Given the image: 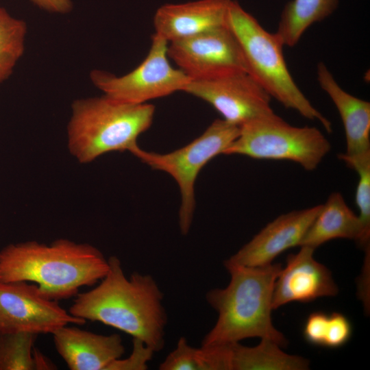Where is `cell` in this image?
Returning <instances> with one entry per match:
<instances>
[{
	"label": "cell",
	"mask_w": 370,
	"mask_h": 370,
	"mask_svg": "<svg viewBox=\"0 0 370 370\" xmlns=\"http://www.w3.org/2000/svg\"><path fill=\"white\" fill-rule=\"evenodd\" d=\"M160 370H232L230 344L195 348L180 337L177 346L159 365Z\"/></svg>",
	"instance_id": "cell-20"
},
{
	"label": "cell",
	"mask_w": 370,
	"mask_h": 370,
	"mask_svg": "<svg viewBox=\"0 0 370 370\" xmlns=\"http://www.w3.org/2000/svg\"><path fill=\"white\" fill-rule=\"evenodd\" d=\"M362 235V226L354 211L347 206L339 192H333L303 237L299 246L316 249L336 238L354 240L358 243Z\"/></svg>",
	"instance_id": "cell-17"
},
{
	"label": "cell",
	"mask_w": 370,
	"mask_h": 370,
	"mask_svg": "<svg viewBox=\"0 0 370 370\" xmlns=\"http://www.w3.org/2000/svg\"><path fill=\"white\" fill-rule=\"evenodd\" d=\"M86 320L73 316L57 301L27 282H0V333L53 334L69 323L84 325Z\"/></svg>",
	"instance_id": "cell-9"
},
{
	"label": "cell",
	"mask_w": 370,
	"mask_h": 370,
	"mask_svg": "<svg viewBox=\"0 0 370 370\" xmlns=\"http://www.w3.org/2000/svg\"><path fill=\"white\" fill-rule=\"evenodd\" d=\"M297 254L287 256L273 288L271 306L277 309L290 302L307 303L338 293L330 271L314 258V249L300 246Z\"/></svg>",
	"instance_id": "cell-12"
},
{
	"label": "cell",
	"mask_w": 370,
	"mask_h": 370,
	"mask_svg": "<svg viewBox=\"0 0 370 370\" xmlns=\"http://www.w3.org/2000/svg\"><path fill=\"white\" fill-rule=\"evenodd\" d=\"M167 54L190 81L247 71L239 45L227 25L169 42Z\"/></svg>",
	"instance_id": "cell-11"
},
{
	"label": "cell",
	"mask_w": 370,
	"mask_h": 370,
	"mask_svg": "<svg viewBox=\"0 0 370 370\" xmlns=\"http://www.w3.org/2000/svg\"><path fill=\"white\" fill-rule=\"evenodd\" d=\"M169 42L154 34L148 54L130 73L116 76L95 69L90 73L92 84L106 97L124 103L143 104L148 101L183 91L190 79L169 61Z\"/></svg>",
	"instance_id": "cell-8"
},
{
	"label": "cell",
	"mask_w": 370,
	"mask_h": 370,
	"mask_svg": "<svg viewBox=\"0 0 370 370\" xmlns=\"http://www.w3.org/2000/svg\"><path fill=\"white\" fill-rule=\"evenodd\" d=\"M330 149V141L318 128L293 126L273 112L240 126L238 137L223 154L289 160L313 171Z\"/></svg>",
	"instance_id": "cell-6"
},
{
	"label": "cell",
	"mask_w": 370,
	"mask_h": 370,
	"mask_svg": "<svg viewBox=\"0 0 370 370\" xmlns=\"http://www.w3.org/2000/svg\"><path fill=\"white\" fill-rule=\"evenodd\" d=\"M338 3L339 0H292L282 11L275 34L284 46L292 47L312 25L330 16Z\"/></svg>",
	"instance_id": "cell-19"
},
{
	"label": "cell",
	"mask_w": 370,
	"mask_h": 370,
	"mask_svg": "<svg viewBox=\"0 0 370 370\" xmlns=\"http://www.w3.org/2000/svg\"><path fill=\"white\" fill-rule=\"evenodd\" d=\"M52 334L57 352L71 370H106L125 352L118 334H99L67 325Z\"/></svg>",
	"instance_id": "cell-15"
},
{
	"label": "cell",
	"mask_w": 370,
	"mask_h": 370,
	"mask_svg": "<svg viewBox=\"0 0 370 370\" xmlns=\"http://www.w3.org/2000/svg\"><path fill=\"white\" fill-rule=\"evenodd\" d=\"M338 158L354 169L359 180L356 190L355 200L358 208V218L362 226V235L357 243L365 253L370 251V151L360 155L348 156L343 153Z\"/></svg>",
	"instance_id": "cell-23"
},
{
	"label": "cell",
	"mask_w": 370,
	"mask_h": 370,
	"mask_svg": "<svg viewBox=\"0 0 370 370\" xmlns=\"http://www.w3.org/2000/svg\"><path fill=\"white\" fill-rule=\"evenodd\" d=\"M352 330V323L345 315L336 312L329 314L324 347L336 349L345 345L350 340Z\"/></svg>",
	"instance_id": "cell-25"
},
{
	"label": "cell",
	"mask_w": 370,
	"mask_h": 370,
	"mask_svg": "<svg viewBox=\"0 0 370 370\" xmlns=\"http://www.w3.org/2000/svg\"><path fill=\"white\" fill-rule=\"evenodd\" d=\"M39 8L57 14L69 13L73 8L71 0H30Z\"/></svg>",
	"instance_id": "cell-27"
},
{
	"label": "cell",
	"mask_w": 370,
	"mask_h": 370,
	"mask_svg": "<svg viewBox=\"0 0 370 370\" xmlns=\"http://www.w3.org/2000/svg\"><path fill=\"white\" fill-rule=\"evenodd\" d=\"M108 261L95 247L60 238L49 245L35 241L9 244L0 250V282H32L51 300L70 298L107 274Z\"/></svg>",
	"instance_id": "cell-2"
},
{
	"label": "cell",
	"mask_w": 370,
	"mask_h": 370,
	"mask_svg": "<svg viewBox=\"0 0 370 370\" xmlns=\"http://www.w3.org/2000/svg\"><path fill=\"white\" fill-rule=\"evenodd\" d=\"M26 23L0 5V84L9 78L24 53Z\"/></svg>",
	"instance_id": "cell-21"
},
{
	"label": "cell",
	"mask_w": 370,
	"mask_h": 370,
	"mask_svg": "<svg viewBox=\"0 0 370 370\" xmlns=\"http://www.w3.org/2000/svg\"><path fill=\"white\" fill-rule=\"evenodd\" d=\"M223 264L230 281L225 288H214L206 293V301L218 317L201 345H226L260 337L286 346L288 341L271 321L274 284L282 264L249 267L227 260Z\"/></svg>",
	"instance_id": "cell-3"
},
{
	"label": "cell",
	"mask_w": 370,
	"mask_h": 370,
	"mask_svg": "<svg viewBox=\"0 0 370 370\" xmlns=\"http://www.w3.org/2000/svg\"><path fill=\"white\" fill-rule=\"evenodd\" d=\"M183 91L206 101L223 119L239 127L273 112L271 97L245 71L190 81Z\"/></svg>",
	"instance_id": "cell-10"
},
{
	"label": "cell",
	"mask_w": 370,
	"mask_h": 370,
	"mask_svg": "<svg viewBox=\"0 0 370 370\" xmlns=\"http://www.w3.org/2000/svg\"><path fill=\"white\" fill-rule=\"evenodd\" d=\"M132 352L126 358L112 361L106 370H146L155 352L140 339L133 338Z\"/></svg>",
	"instance_id": "cell-24"
},
{
	"label": "cell",
	"mask_w": 370,
	"mask_h": 370,
	"mask_svg": "<svg viewBox=\"0 0 370 370\" xmlns=\"http://www.w3.org/2000/svg\"><path fill=\"white\" fill-rule=\"evenodd\" d=\"M154 113L151 103H124L103 95L75 100L66 129L69 151L82 164L112 151L130 152Z\"/></svg>",
	"instance_id": "cell-4"
},
{
	"label": "cell",
	"mask_w": 370,
	"mask_h": 370,
	"mask_svg": "<svg viewBox=\"0 0 370 370\" xmlns=\"http://www.w3.org/2000/svg\"><path fill=\"white\" fill-rule=\"evenodd\" d=\"M317 82L336 106L344 127L348 156L370 151V103L343 90L322 62L317 66Z\"/></svg>",
	"instance_id": "cell-16"
},
{
	"label": "cell",
	"mask_w": 370,
	"mask_h": 370,
	"mask_svg": "<svg viewBox=\"0 0 370 370\" xmlns=\"http://www.w3.org/2000/svg\"><path fill=\"white\" fill-rule=\"evenodd\" d=\"M108 261L109 269L101 282L78 293L69 312L114 328L160 352L167 322L161 290L150 275L135 272L127 278L119 258L111 256Z\"/></svg>",
	"instance_id": "cell-1"
},
{
	"label": "cell",
	"mask_w": 370,
	"mask_h": 370,
	"mask_svg": "<svg viewBox=\"0 0 370 370\" xmlns=\"http://www.w3.org/2000/svg\"><path fill=\"white\" fill-rule=\"evenodd\" d=\"M232 370H306L309 361L299 356L290 355L277 343L261 338L254 347L239 343L230 344Z\"/></svg>",
	"instance_id": "cell-18"
},
{
	"label": "cell",
	"mask_w": 370,
	"mask_h": 370,
	"mask_svg": "<svg viewBox=\"0 0 370 370\" xmlns=\"http://www.w3.org/2000/svg\"><path fill=\"white\" fill-rule=\"evenodd\" d=\"M229 1L197 0L162 5L153 16L155 34L171 42L225 26Z\"/></svg>",
	"instance_id": "cell-14"
},
{
	"label": "cell",
	"mask_w": 370,
	"mask_h": 370,
	"mask_svg": "<svg viewBox=\"0 0 370 370\" xmlns=\"http://www.w3.org/2000/svg\"><path fill=\"white\" fill-rule=\"evenodd\" d=\"M226 25L241 48L247 72L271 97L304 118L318 121L332 132L330 120L317 110L298 87L287 67L284 45L236 1L230 0Z\"/></svg>",
	"instance_id": "cell-5"
},
{
	"label": "cell",
	"mask_w": 370,
	"mask_h": 370,
	"mask_svg": "<svg viewBox=\"0 0 370 370\" xmlns=\"http://www.w3.org/2000/svg\"><path fill=\"white\" fill-rule=\"evenodd\" d=\"M321 208L320 204L280 215L226 260L249 267L271 264L285 250L299 246Z\"/></svg>",
	"instance_id": "cell-13"
},
{
	"label": "cell",
	"mask_w": 370,
	"mask_h": 370,
	"mask_svg": "<svg viewBox=\"0 0 370 370\" xmlns=\"http://www.w3.org/2000/svg\"><path fill=\"white\" fill-rule=\"evenodd\" d=\"M38 336L23 332L0 333V370H38L34 347Z\"/></svg>",
	"instance_id": "cell-22"
},
{
	"label": "cell",
	"mask_w": 370,
	"mask_h": 370,
	"mask_svg": "<svg viewBox=\"0 0 370 370\" xmlns=\"http://www.w3.org/2000/svg\"><path fill=\"white\" fill-rule=\"evenodd\" d=\"M240 127L224 119L214 120L199 137L188 145L166 153L148 151L138 145L130 151L152 169L169 174L177 182L181 195L179 226L186 235L195 208V184L202 168L212 158L223 154L238 137Z\"/></svg>",
	"instance_id": "cell-7"
},
{
	"label": "cell",
	"mask_w": 370,
	"mask_h": 370,
	"mask_svg": "<svg viewBox=\"0 0 370 370\" xmlns=\"http://www.w3.org/2000/svg\"><path fill=\"white\" fill-rule=\"evenodd\" d=\"M329 314L317 311L310 313L303 327V336L305 341L314 346H324L327 333Z\"/></svg>",
	"instance_id": "cell-26"
}]
</instances>
